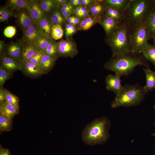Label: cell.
Here are the masks:
<instances>
[{"mask_svg": "<svg viewBox=\"0 0 155 155\" xmlns=\"http://www.w3.org/2000/svg\"><path fill=\"white\" fill-rule=\"evenodd\" d=\"M111 123L106 116L97 118L87 125L81 134V139L86 145L92 146L106 143L110 137Z\"/></svg>", "mask_w": 155, "mask_h": 155, "instance_id": "6da1fadb", "label": "cell"}, {"mask_svg": "<svg viewBox=\"0 0 155 155\" xmlns=\"http://www.w3.org/2000/svg\"><path fill=\"white\" fill-rule=\"evenodd\" d=\"M139 54L131 53L112 57L104 63V68L121 77L131 74L135 67L138 65L149 67L145 59Z\"/></svg>", "mask_w": 155, "mask_h": 155, "instance_id": "7a4b0ae2", "label": "cell"}, {"mask_svg": "<svg viewBox=\"0 0 155 155\" xmlns=\"http://www.w3.org/2000/svg\"><path fill=\"white\" fill-rule=\"evenodd\" d=\"M129 30L124 20L111 34L106 36L105 41L111 49L112 57L132 53L129 41Z\"/></svg>", "mask_w": 155, "mask_h": 155, "instance_id": "3957f363", "label": "cell"}, {"mask_svg": "<svg viewBox=\"0 0 155 155\" xmlns=\"http://www.w3.org/2000/svg\"><path fill=\"white\" fill-rule=\"evenodd\" d=\"M146 93L138 84H126L111 104L112 108L122 106L130 107L140 104L144 99Z\"/></svg>", "mask_w": 155, "mask_h": 155, "instance_id": "277c9868", "label": "cell"}, {"mask_svg": "<svg viewBox=\"0 0 155 155\" xmlns=\"http://www.w3.org/2000/svg\"><path fill=\"white\" fill-rule=\"evenodd\" d=\"M152 7L148 0H131L129 6L123 14L129 30L146 20Z\"/></svg>", "mask_w": 155, "mask_h": 155, "instance_id": "5b68a950", "label": "cell"}, {"mask_svg": "<svg viewBox=\"0 0 155 155\" xmlns=\"http://www.w3.org/2000/svg\"><path fill=\"white\" fill-rule=\"evenodd\" d=\"M150 36L147 26V19L129 30V41L132 53L142 54L148 44V41Z\"/></svg>", "mask_w": 155, "mask_h": 155, "instance_id": "8992f818", "label": "cell"}, {"mask_svg": "<svg viewBox=\"0 0 155 155\" xmlns=\"http://www.w3.org/2000/svg\"><path fill=\"white\" fill-rule=\"evenodd\" d=\"M57 44L59 57L73 58L78 54L77 44L72 37L61 39Z\"/></svg>", "mask_w": 155, "mask_h": 155, "instance_id": "52a82bcc", "label": "cell"}, {"mask_svg": "<svg viewBox=\"0 0 155 155\" xmlns=\"http://www.w3.org/2000/svg\"><path fill=\"white\" fill-rule=\"evenodd\" d=\"M15 17L16 18L18 25L23 32L34 22L27 8L22 9L18 11L16 13Z\"/></svg>", "mask_w": 155, "mask_h": 155, "instance_id": "ba28073f", "label": "cell"}, {"mask_svg": "<svg viewBox=\"0 0 155 155\" xmlns=\"http://www.w3.org/2000/svg\"><path fill=\"white\" fill-rule=\"evenodd\" d=\"M120 77V76L115 74H110L107 75L105 78L106 89L113 92L116 95L120 92L123 88Z\"/></svg>", "mask_w": 155, "mask_h": 155, "instance_id": "9c48e42d", "label": "cell"}, {"mask_svg": "<svg viewBox=\"0 0 155 155\" xmlns=\"http://www.w3.org/2000/svg\"><path fill=\"white\" fill-rule=\"evenodd\" d=\"M27 9L34 22H38L46 15L41 7L38 1L28 0Z\"/></svg>", "mask_w": 155, "mask_h": 155, "instance_id": "30bf717a", "label": "cell"}, {"mask_svg": "<svg viewBox=\"0 0 155 155\" xmlns=\"http://www.w3.org/2000/svg\"><path fill=\"white\" fill-rule=\"evenodd\" d=\"M121 22L104 14L101 16L99 24L103 28L106 36H108L115 31Z\"/></svg>", "mask_w": 155, "mask_h": 155, "instance_id": "8fae6325", "label": "cell"}, {"mask_svg": "<svg viewBox=\"0 0 155 155\" xmlns=\"http://www.w3.org/2000/svg\"><path fill=\"white\" fill-rule=\"evenodd\" d=\"M24 43L22 40L11 42L7 47L5 55L21 62Z\"/></svg>", "mask_w": 155, "mask_h": 155, "instance_id": "7c38bea8", "label": "cell"}, {"mask_svg": "<svg viewBox=\"0 0 155 155\" xmlns=\"http://www.w3.org/2000/svg\"><path fill=\"white\" fill-rule=\"evenodd\" d=\"M41 35L36 23L34 22L23 32L22 40L25 42L34 44Z\"/></svg>", "mask_w": 155, "mask_h": 155, "instance_id": "4fadbf2b", "label": "cell"}, {"mask_svg": "<svg viewBox=\"0 0 155 155\" xmlns=\"http://www.w3.org/2000/svg\"><path fill=\"white\" fill-rule=\"evenodd\" d=\"M1 66L12 73L16 70H22L20 62L5 55H3L1 59Z\"/></svg>", "mask_w": 155, "mask_h": 155, "instance_id": "5bb4252c", "label": "cell"}, {"mask_svg": "<svg viewBox=\"0 0 155 155\" xmlns=\"http://www.w3.org/2000/svg\"><path fill=\"white\" fill-rule=\"evenodd\" d=\"M131 0H104L103 3L106 6L113 8L124 14L128 9Z\"/></svg>", "mask_w": 155, "mask_h": 155, "instance_id": "9a60e30c", "label": "cell"}, {"mask_svg": "<svg viewBox=\"0 0 155 155\" xmlns=\"http://www.w3.org/2000/svg\"><path fill=\"white\" fill-rule=\"evenodd\" d=\"M41 35L51 38V33L53 24L47 15L35 23Z\"/></svg>", "mask_w": 155, "mask_h": 155, "instance_id": "2e32d148", "label": "cell"}, {"mask_svg": "<svg viewBox=\"0 0 155 155\" xmlns=\"http://www.w3.org/2000/svg\"><path fill=\"white\" fill-rule=\"evenodd\" d=\"M101 16L89 15L81 20L77 27L78 30L86 31L97 24H99Z\"/></svg>", "mask_w": 155, "mask_h": 155, "instance_id": "e0dca14e", "label": "cell"}, {"mask_svg": "<svg viewBox=\"0 0 155 155\" xmlns=\"http://www.w3.org/2000/svg\"><path fill=\"white\" fill-rule=\"evenodd\" d=\"M56 60L44 53L40 62L39 69L42 73L47 74L53 67Z\"/></svg>", "mask_w": 155, "mask_h": 155, "instance_id": "ac0fdd59", "label": "cell"}, {"mask_svg": "<svg viewBox=\"0 0 155 155\" xmlns=\"http://www.w3.org/2000/svg\"><path fill=\"white\" fill-rule=\"evenodd\" d=\"M146 79V84L143 87L145 92L146 93L155 89V71H152L150 67L143 68Z\"/></svg>", "mask_w": 155, "mask_h": 155, "instance_id": "d6986e66", "label": "cell"}, {"mask_svg": "<svg viewBox=\"0 0 155 155\" xmlns=\"http://www.w3.org/2000/svg\"><path fill=\"white\" fill-rule=\"evenodd\" d=\"M19 112L14 106L6 101L0 105V115L12 121Z\"/></svg>", "mask_w": 155, "mask_h": 155, "instance_id": "ffe728a7", "label": "cell"}, {"mask_svg": "<svg viewBox=\"0 0 155 155\" xmlns=\"http://www.w3.org/2000/svg\"><path fill=\"white\" fill-rule=\"evenodd\" d=\"M22 70L27 75L31 77H37L42 74L39 68L28 61L21 62Z\"/></svg>", "mask_w": 155, "mask_h": 155, "instance_id": "44dd1931", "label": "cell"}, {"mask_svg": "<svg viewBox=\"0 0 155 155\" xmlns=\"http://www.w3.org/2000/svg\"><path fill=\"white\" fill-rule=\"evenodd\" d=\"M106 7L103 0H95L94 3L88 7V9L90 15L102 16L104 14Z\"/></svg>", "mask_w": 155, "mask_h": 155, "instance_id": "7402d4cb", "label": "cell"}, {"mask_svg": "<svg viewBox=\"0 0 155 155\" xmlns=\"http://www.w3.org/2000/svg\"><path fill=\"white\" fill-rule=\"evenodd\" d=\"M37 50L34 44L24 42L21 57V62L28 61L32 57Z\"/></svg>", "mask_w": 155, "mask_h": 155, "instance_id": "603a6c76", "label": "cell"}, {"mask_svg": "<svg viewBox=\"0 0 155 155\" xmlns=\"http://www.w3.org/2000/svg\"><path fill=\"white\" fill-rule=\"evenodd\" d=\"M49 14V17L53 25L59 24L62 27H65L67 23L59 8L55 7Z\"/></svg>", "mask_w": 155, "mask_h": 155, "instance_id": "cb8c5ba5", "label": "cell"}, {"mask_svg": "<svg viewBox=\"0 0 155 155\" xmlns=\"http://www.w3.org/2000/svg\"><path fill=\"white\" fill-rule=\"evenodd\" d=\"M45 53L56 60L59 57L57 42L55 40L52 38L51 39L46 48Z\"/></svg>", "mask_w": 155, "mask_h": 155, "instance_id": "d4e9b609", "label": "cell"}, {"mask_svg": "<svg viewBox=\"0 0 155 155\" xmlns=\"http://www.w3.org/2000/svg\"><path fill=\"white\" fill-rule=\"evenodd\" d=\"M28 0H9L7 1L6 7L12 11H19L27 8Z\"/></svg>", "mask_w": 155, "mask_h": 155, "instance_id": "484cf974", "label": "cell"}, {"mask_svg": "<svg viewBox=\"0 0 155 155\" xmlns=\"http://www.w3.org/2000/svg\"><path fill=\"white\" fill-rule=\"evenodd\" d=\"M142 54L145 59L155 65V45L148 44Z\"/></svg>", "mask_w": 155, "mask_h": 155, "instance_id": "4316f807", "label": "cell"}, {"mask_svg": "<svg viewBox=\"0 0 155 155\" xmlns=\"http://www.w3.org/2000/svg\"><path fill=\"white\" fill-rule=\"evenodd\" d=\"M52 38L41 35L34 43L38 50L45 53L46 48Z\"/></svg>", "mask_w": 155, "mask_h": 155, "instance_id": "83f0119b", "label": "cell"}, {"mask_svg": "<svg viewBox=\"0 0 155 155\" xmlns=\"http://www.w3.org/2000/svg\"><path fill=\"white\" fill-rule=\"evenodd\" d=\"M147 24L150 36L155 33V7L152 8L147 19Z\"/></svg>", "mask_w": 155, "mask_h": 155, "instance_id": "f1b7e54d", "label": "cell"}, {"mask_svg": "<svg viewBox=\"0 0 155 155\" xmlns=\"http://www.w3.org/2000/svg\"><path fill=\"white\" fill-rule=\"evenodd\" d=\"M5 101L14 106L18 112L20 110L19 98L16 95L5 89Z\"/></svg>", "mask_w": 155, "mask_h": 155, "instance_id": "f546056e", "label": "cell"}, {"mask_svg": "<svg viewBox=\"0 0 155 155\" xmlns=\"http://www.w3.org/2000/svg\"><path fill=\"white\" fill-rule=\"evenodd\" d=\"M104 14L120 22L124 20L123 14L117 10L110 7L106 6Z\"/></svg>", "mask_w": 155, "mask_h": 155, "instance_id": "4dcf8cb0", "label": "cell"}, {"mask_svg": "<svg viewBox=\"0 0 155 155\" xmlns=\"http://www.w3.org/2000/svg\"><path fill=\"white\" fill-rule=\"evenodd\" d=\"M38 1L42 9L46 14L49 13L55 7L56 0H41Z\"/></svg>", "mask_w": 155, "mask_h": 155, "instance_id": "1f68e13d", "label": "cell"}, {"mask_svg": "<svg viewBox=\"0 0 155 155\" xmlns=\"http://www.w3.org/2000/svg\"><path fill=\"white\" fill-rule=\"evenodd\" d=\"M16 13L7 7H1L0 9V22H3L7 21L12 17H15Z\"/></svg>", "mask_w": 155, "mask_h": 155, "instance_id": "d6a6232c", "label": "cell"}, {"mask_svg": "<svg viewBox=\"0 0 155 155\" xmlns=\"http://www.w3.org/2000/svg\"><path fill=\"white\" fill-rule=\"evenodd\" d=\"M12 127V121L0 115V129L3 132L9 131Z\"/></svg>", "mask_w": 155, "mask_h": 155, "instance_id": "836d02e7", "label": "cell"}, {"mask_svg": "<svg viewBox=\"0 0 155 155\" xmlns=\"http://www.w3.org/2000/svg\"><path fill=\"white\" fill-rule=\"evenodd\" d=\"M65 31L60 25H53L51 33V38L55 40L61 39Z\"/></svg>", "mask_w": 155, "mask_h": 155, "instance_id": "e575fe53", "label": "cell"}, {"mask_svg": "<svg viewBox=\"0 0 155 155\" xmlns=\"http://www.w3.org/2000/svg\"><path fill=\"white\" fill-rule=\"evenodd\" d=\"M11 73L0 66V86L1 87L4 85L7 80L10 78Z\"/></svg>", "mask_w": 155, "mask_h": 155, "instance_id": "d590c367", "label": "cell"}, {"mask_svg": "<svg viewBox=\"0 0 155 155\" xmlns=\"http://www.w3.org/2000/svg\"><path fill=\"white\" fill-rule=\"evenodd\" d=\"M77 31V28L75 26L67 23L65 28V36L66 38L72 37Z\"/></svg>", "mask_w": 155, "mask_h": 155, "instance_id": "8d00e7d4", "label": "cell"}, {"mask_svg": "<svg viewBox=\"0 0 155 155\" xmlns=\"http://www.w3.org/2000/svg\"><path fill=\"white\" fill-rule=\"evenodd\" d=\"M16 32V29L15 26H9L5 28L3 31V34L6 37L11 38L15 35Z\"/></svg>", "mask_w": 155, "mask_h": 155, "instance_id": "74e56055", "label": "cell"}, {"mask_svg": "<svg viewBox=\"0 0 155 155\" xmlns=\"http://www.w3.org/2000/svg\"><path fill=\"white\" fill-rule=\"evenodd\" d=\"M62 7L66 10L71 12L72 14H74L75 8L69 1L64 4Z\"/></svg>", "mask_w": 155, "mask_h": 155, "instance_id": "f35d334b", "label": "cell"}, {"mask_svg": "<svg viewBox=\"0 0 155 155\" xmlns=\"http://www.w3.org/2000/svg\"><path fill=\"white\" fill-rule=\"evenodd\" d=\"M60 11L62 13L63 16L65 20L68 17L71 16L72 14L70 12L66 10L62 7L59 8Z\"/></svg>", "mask_w": 155, "mask_h": 155, "instance_id": "ab89813d", "label": "cell"}, {"mask_svg": "<svg viewBox=\"0 0 155 155\" xmlns=\"http://www.w3.org/2000/svg\"><path fill=\"white\" fill-rule=\"evenodd\" d=\"M6 101L5 97V89L1 88L0 89V105Z\"/></svg>", "mask_w": 155, "mask_h": 155, "instance_id": "60d3db41", "label": "cell"}, {"mask_svg": "<svg viewBox=\"0 0 155 155\" xmlns=\"http://www.w3.org/2000/svg\"><path fill=\"white\" fill-rule=\"evenodd\" d=\"M82 2V6L88 7L94 3L95 0H81Z\"/></svg>", "mask_w": 155, "mask_h": 155, "instance_id": "b9f144b4", "label": "cell"}, {"mask_svg": "<svg viewBox=\"0 0 155 155\" xmlns=\"http://www.w3.org/2000/svg\"><path fill=\"white\" fill-rule=\"evenodd\" d=\"M40 60L32 57L28 61L35 65L39 68V64Z\"/></svg>", "mask_w": 155, "mask_h": 155, "instance_id": "7bdbcfd3", "label": "cell"}, {"mask_svg": "<svg viewBox=\"0 0 155 155\" xmlns=\"http://www.w3.org/2000/svg\"><path fill=\"white\" fill-rule=\"evenodd\" d=\"M68 1L67 0H56L55 7L59 8Z\"/></svg>", "mask_w": 155, "mask_h": 155, "instance_id": "ee69618b", "label": "cell"}, {"mask_svg": "<svg viewBox=\"0 0 155 155\" xmlns=\"http://www.w3.org/2000/svg\"><path fill=\"white\" fill-rule=\"evenodd\" d=\"M0 155H10L9 150L6 148H1L0 150Z\"/></svg>", "mask_w": 155, "mask_h": 155, "instance_id": "f6af8a7d", "label": "cell"}, {"mask_svg": "<svg viewBox=\"0 0 155 155\" xmlns=\"http://www.w3.org/2000/svg\"><path fill=\"white\" fill-rule=\"evenodd\" d=\"M73 20L74 25L77 28L80 23L81 20L79 18L73 16Z\"/></svg>", "mask_w": 155, "mask_h": 155, "instance_id": "bcb514c9", "label": "cell"}, {"mask_svg": "<svg viewBox=\"0 0 155 155\" xmlns=\"http://www.w3.org/2000/svg\"><path fill=\"white\" fill-rule=\"evenodd\" d=\"M73 16H71L68 17L66 20V21L67 23L71 24L73 25H74V23L73 20Z\"/></svg>", "mask_w": 155, "mask_h": 155, "instance_id": "7dc6e473", "label": "cell"}, {"mask_svg": "<svg viewBox=\"0 0 155 155\" xmlns=\"http://www.w3.org/2000/svg\"><path fill=\"white\" fill-rule=\"evenodd\" d=\"M5 48V45L4 41L0 40V53H1L3 51Z\"/></svg>", "mask_w": 155, "mask_h": 155, "instance_id": "c3c4849f", "label": "cell"}, {"mask_svg": "<svg viewBox=\"0 0 155 155\" xmlns=\"http://www.w3.org/2000/svg\"><path fill=\"white\" fill-rule=\"evenodd\" d=\"M153 36L154 39V41L155 42V33L154 34Z\"/></svg>", "mask_w": 155, "mask_h": 155, "instance_id": "681fc988", "label": "cell"}, {"mask_svg": "<svg viewBox=\"0 0 155 155\" xmlns=\"http://www.w3.org/2000/svg\"><path fill=\"white\" fill-rule=\"evenodd\" d=\"M152 135L154 137H155V133H152Z\"/></svg>", "mask_w": 155, "mask_h": 155, "instance_id": "f907efd6", "label": "cell"}, {"mask_svg": "<svg viewBox=\"0 0 155 155\" xmlns=\"http://www.w3.org/2000/svg\"><path fill=\"white\" fill-rule=\"evenodd\" d=\"M153 108L154 109L155 113V105H154L153 106ZM154 125H155V123L154 124Z\"/></svg>", "mask_w": 155, "mask_h": 155, "instance_id": "816d5d0a", "label": "cell"}, {"mask_svg": "<svg viewBox=\"0 0 155 155\" xmlns=\"http://www.w3.org/2000/svg\"><path fill=\"white\" fill-rule=\"evenodd\" d=\"M154 65V67H155V65Z\"/></svg>", "mask_w": 155, "mask_h": 155, "instance_id": "f5cc1de1", "label": "cell"}]
</instances>
